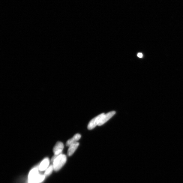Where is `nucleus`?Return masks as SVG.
<instances>
[{
	"label": "nucleus",
	"instance_id": "obj_1",
	"mask_svg": "<svg viewBox=\"0 0 183 183\" xmlns=\"http://www.w3.org/2000/svg\"><path fill=\"white\" fill-rule=\"evenodd\" d=\"M44 175L39 174L38 169L34 168L31 170L28 175V183H39L45 178Z\"/></svg>",
	"mask_w": 183,
	"mask_h": 183
},
{
	"label": "nucleus",
	"instance_id": "obj_2",
	"mask_svg": "<svg viewBox=\"0 0 183 183\" xmlns=\"http://www.w3.org/2000/svg\"><path fill=\"white\" fill-rule=\"evenodd\" d=\"M67 156L62 154L57 156L53 163L54 170L58 171L63 166L67 161Z\"/></svg>",
	"mask_w": 183,
	"mask_h": 183
},
{
	"label": "nucleus",
	"instance_id": "obj_3",
	"mask_svg": "<svg viewBox=\"0 0 183 183\" xmlns=\"http://www.w3.org/2000/svg\"><path fill=\"white\" fill-rule=\"evenodd\" d=\"M104 114V113H101L92 119L88 124V129L92 130L97 125L98 126Z\"/></svg>",
	"mask_w": 183,
	"mask_h": 183
},
{
	"label": "nucleus",
	"instance_id": "obj_4",
	"mask_svg": "<svg viewBox=\"0 0 183 183\" xmlns=\"http://www.w3.org/2000/svg\"><path fill=\"white\" fill-rule=\"evenodd\" d=\"M64 148V144L61 142H57L53 148L54 155H59L62 154Z\"/></svg>",
	"mask_w": 183,
	"mask_h": 183
},
{
	"label": "nucleus",
	"instance_id": "obj_5",
	"mask_svg": "<svg viewBox=\"0 0 183 183\" xmlns=\"http://www.w3.org/2000/svg\"><path fill=\"white\" fill-rule=\"evenodd\" d=\"M116 112L114 111H112L110 112H109V113L105 114H104V116L102 118L101 121L99 123L98 126H100L101 125H103L104 124H105L107 121H108L114 115L116 114Z\"/></svg>",
	"mask_w": 183,
	"mask_h": 183
},
{
	"label": "nucleus",
	"instance_id": "obj_6",
	"mask_svg": "<svg viewBox=\"0 0 183 183\" xmlns=\"http://www.w3.org/2000/svg\"><path fill=\"white\" fill-rule=\"evenodd\" d=\"M79 146V143L78 142H76L73 143L69 146V148L68 151V155L69 156H71L74 153Z\"/></svg>",
	"mask_w": 183,
	"mask_h": 183
},
{
	"label": "nucleus",
	"instance_id": "obj_7",
	"mask_svg": "<svg viewBox=\"0 0 183 183\" xmlns=\"http://www.w3.org/2000/svg\"><path fill=\"white\" fill-rule=\"evenodd\" d=\"M50 163V161L48 158H46L41 162L39 170L41 171L45 170L48 168Z\"/></svg>",
	"mask_w": 183,
	"mask_h": 183
},
{
	"label": "nucleus",
	"instance_id": "obj_8",
	"mask_svg": "<svg viewBox=\"0 0 183 183\" xmlns=\"http://www.w3.org/2000/svg\"><path fill=\"white\" fill-rule=\"evenodd\" d=\"M81 137V135L79 134H75L71 139L68 140L66 143L67 146H69L73 143L77 142Z\"/></svg>",
	"mask_w": 183,
	"mask_h": 183
},
{
	"label": "nucleus",
	"instance_id": "obj_9",
	"mask_svg": "<svg viewBox=\"0 0 183 183\" xmlns=\"http://www.w3.org/2000/svg\"><path fill=\"white\" fill-rule=\"evenodd\" d=\"M53 170H54L53 165H51L49 168L47 169L45 173H44V176H49V175L51 174Z\"/></svg>",
	"mask_w": 183,
	"mask_h": 183
},
{
	"label": "nucleus",
	"instance_id": "obj_10",
	"mask_svg": "<svg viewBox=\"0 0 183 183\" xmlns=\"http://www.w3.org/2000/svg\"><path fill=\"white\" fill-rule=\"evenodd\" d=\"M137 56L138 57H140V58H142V56H143V55L142 53H140L138 54Z\"/></svg>",
	"mask_w": 183,
	"mask_h": 183
}]
</instances>
